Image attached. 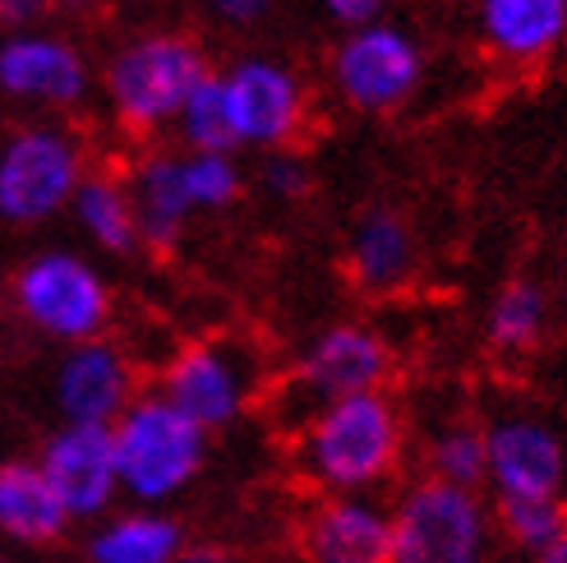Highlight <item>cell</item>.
<instances>
[{
	"mask_svg": "<svg viewBox=\"0 0 567 563\" xmlns=\"http://www.w3.org/2000/svg\"><path fill=\"white\" fill-rule=\"evenodd\" d=\"M406 426L383 388L347 392L300 420L296 462L309 485L328 494H360L383 485L402 462Z\"/></svg>",
	"mask_w": 567,
	"mask_h": 563,
	"instance_id": "1",
	"label": "cell"
},
{
	"mask_svg": "<svg viewBox=\"0 0 567 563\" xmlns=\"http://www.w3.org/2000/svg\"><path fill=\"white\" fill-rule=\"evenodd\" d=\"M111 439H116L121 490L138 503L176 499L204 471L208 458V430L194 416H185L166 392L130 402L111 420Z\"/></svg>",
	"mask_w": 567,
	"mask_h": 563,
	"instance_id": "2",
	"label": "cell"
},
{
	"mask_svg": "<svg viewBox=\"0 0 567 563\" xmlns=\"http://www.w3.org/2000/svg\"><path fill=\"white\" fill-rule=\"evenodd\" d=\"M204 74H213L208 51L189 33H144L106 61L102 89L125 130L153 134L162 125H176L185 98Z\"/></svg>",
	"mask_w": 567,
	"mask_h": 563,
	"instance_id": "3",
	"label": "cell"
},
{
	"mask_svg": "<svg viewBox=\"0 0 567 563\" xmlns=\"http://www.w3.org/2000/svg\"><path fill=\"white\" fill-rule=\"evenodd\" d=\"M489 531L480 490L424 475L392 509V563H485Z\"/></svg>",
	"mask_w": 567,
	"mask_h": 563,
	"instance_id": "4",
	"label": "cell"
},
{
	"mask_svg": "<svg viewBox=\"0 0 567 563\" xmlns=\"http://www.w3.org/2000/svg\"><path fill=\"white\" fill-rule=\"evenodd\" d=\"M328 79L360 116H392L424 83V47L392 19L355 23L332 47Z\"/></svg>",
	"mask_w": 567,
	"mask_h": 563,
	"instance_id": "5",
	"label": "cell"
},
{
	"mask_svg": "<svg viewBox=\"0 0 567 563\" xmlns=\"http://www.w3.org/2000/svg\"><path fill=\"white\" fill-rule=\"evenodd\" d=\"M83 181L79 139L55 125H28L0 149V217L14 227L55 217Z\"/></svg>",
	"mask_w": 567,
	"mask_h": 563,
	"instance_id": "6",
	"label": "cell"
},
{
	"mask_svg": "<svg viewBox=\"0 0 567 563\" xmlns=\"http://www.w3.org/2000/svg\"><path fill=\"white\" fill-rule=\"evenodd\" d=\"M14 296L23 315L61 342H89L111 315V291L97 268L83 264L79 255H65V249H51V255L23 264Z\"/></svg>",
	"mask_w": 567,
	"mask_h": 563,
	"instance_id": "7",
	"label": "cell"
},
{
	"mask_svg": "<svg viewBox=\"0 0 567 563\" xmlns=\"http://www.w3.org/2000/svg\"><path fill=\"white\" fill-rule=\"evenodd\" d=\"M226 83V102H231V121L240 149H291L305 116H309V98L300 74L277 61V55H240L221 70Z\"/></svg>",
	"mask_w": 567,
	"mask_h": 563,
	"instance_id": "8",
	"label": "cell"
},
{
	"mask_svg": "<svg viewBox=\"0 0 567 563\" xmlns=\"http://www.w3.org/2000/svg\"><path fill=\"white\" fill-rule=\"evenodd\" d=\"M388 375H392V347L383 332H374L370 324H332L319 337H309V347L300 351L291 375V398L300 402V420H305L332 398L383 388Z\"/></svg>",
	"mask_w": 567,
	"mask_h": 563,
	"instance_id": "9",
	"label": "cell"
},
{
	"mask_svg": "<svg viewBox=\"0 0 567 563\" xmlns=\"http://www.w3.org/2000/svg\"><path fill=\"white\" fill-rule=\"evenodd\" d=\"M494 499H563L567 490V439L545 416L503 411L485 426Z\"/></svg>",
	"mask_w": 567,
	"mask_h": 563,
	"instance_id": "10",
	"label": "cell"
},
{
	"mask_svg": "<svg viewBox=\"0 0 567 563\" xmlns=\"http://www.w3.org/2000/svg\"><path fill=\"white\" fill-rule=\"evenodd\" d=\"M162 392L213 434L226 430L249 407L254 365L231 342H194L166 365Z\"/></svg>",
	"mask_w": 567,
	"mask_h": 563,
	"instance_id": "11",
	"label": "cell"
},
{
	"mask_svg": "<svg viewBox=\"0 0 567 563\" xmlns=\"http://www.w3.org/2000/svg\"><path fill=\"white\" fill-rule=\"evenodd\" d=\"M93 70L70 38L19 28L0 38V93L42 106H79L89 98Z\"/></svg>",
	"mask_w": 567,
	"mask_h": 563,
	"instance_id": "12",
	"label": "cell"
},
{
	"mask_svg": "<svg viewBox=\"0 0 567 563\" xmlns=\"http://www.w3.org/2000/svg\"><path fill=\"white\" fill-rule=\"evenodd\" d=\"M305 563H392V509L370 490L328 494L300 522Z\"/></svg>",
	"mask_w": 567,
	"mask_h": 563,
	"instance_id": "13",
	"label": "cell"
},
{
	"mask_svg": "<svg viewBox=\"0 0 567 563\" xmlns=\"http://www.w3.org/2000/svg\"><path fill=\"white\" fill-rule=\"evenodd\" d=\"M42 471L55 485L61 503L70 509V518H97L106 513V503L121 494V467H116V439L111 426H70L47 443L42 453Z\"/></svg>",
	"mask_w": 567,
	"mask_h": 563,
	"instance_id": "14",
	"label": "cell"
},
{
	"mask_svg": "<svg viewBox=\"0 0 567 563\" xmlns=\"http://www.w3.org/2000/svg\"><path fill=\"white\" fill-rule=\"evenodd\" d=\"M475 33L503 65H545L567 47V0H471Z\"/></svg>",
	"mask_w": 567,
	"mask_h": 563,
	"instance_id": "15",
	"label": "cell"
},
{
	"mask_svg": "<svg viewBox=\"0 0 567 563\" xmlns=\"http://www.w3.org/2000/svg\"><path fill=\"white\" fill-rule=\"evenodd\" d=\"M130 360L97 337L79 342L55 370V402L65 420H83V426H111L130 407Z\"/></svg>",
	"mask_w": 567,
	"mask_h": 563,
	"instance_id": "16",
	"label": "cell"
},
{
	"mask_svg": "<svg viewBox=\"0 0 567 563\" xmlns=\"http://www.w3.org/2000/svg\"><path fill=\"white\" fill-rule=\"evenodd\" d=\"M351 277L364 291H392L402 287L415 268V232L396 208H370L351 227Z\"/></svg>",
	"mask_w": 567,
	"mask_h": 563,
	"instance_id": "17",
	"label": "cell"
},
{
	"mask_svg": "<svg viewBox=\"0 0 567 563\" xmlns=\"http://www.w3.org/2000/svg\"><path fill=\"white\" fill-rule=\"evenodd\" d=\"M134 208H138V232L144 245L172 249L185 232V222L198 213L185 185V153H153L134 172Z\"/></svg>",
	"mask_w": 567,
	"mask_h": 563,
	"instance_id": "18",
	"label": "cell"
},
{
	"mask_svg": "<svg viewBox=\"0 0 567 563\" xmlns=\"http://www.w3.org/2000/svg\"><path fill=\"white\" fill-rule=\"evenodd\" d=\"M65 522H70V509L61 503V494H55L42 467H28V462L0 467V526L14 541L47 545L61 536Z\"/></svg>",
	"mask_w": 567,
	"mask_h": 563,
	"instance_id": "19",
	"label": "cell"
},
{
	"mask_svg": "<svg viewBox=\"0 0 567 563\" xmlns=\"http://www.w3.org/2000/svg\"><path fill=\"white\" fill-rule=\"evenodd\" d=\"M70 204H74L79 227L89 232L106 249V255H130V249L144 245L134 194L116 176H83Z\"/></svg>",
	"mask_w": 567,
	"mask_h": 563,
	"instance_id": "20",
	"label": "cell"
},
{
	"mask_svg": "<svg viewBox=\"0 0 567 563\" xmlns=\"http://www.w3.org/2000/svg\"><path fill=\"white\" fill-rule=\"evenodd\" d=\"M185 550V531L166 513H125L89 541L93 563H172Z\"/></svg>",
	"mask_w": 567,
	"mask_h": 563,
	"instance_id": "21",
	"label": "cell"
},
{
	"mask_svg": "<svg viewBox=\"0 0 567 563\" xmlns=\"http://www.w3.org/2000/svg\"><path fill=\"white\" fill-rule=\"evenodd\" d=\"M554 319V296L530 277H513L489 305V342L498 351H530Z\"/></svg>",
	"mask_w": 567,
	"mask_h": 563,
	"instance_id": "22",
	"label": "cell"
},
{
	"mask_svg": "<svg viewBox=\"0 0 567 563\" xmlns=\"http://www.w3.org/2000/svg\"><path fill=\"white\" fill-rule=\"evenodd\" d=\"M176 130L185 139V149H204V153H236L240 139H236V121H231V102H226V83L221 74H204L198 89L185 98Z\"/></svg>",
	"mask_w": 567,
	"mask_h": 563,
	"instance_id": "23",
	"label": "cell"
},
{
	"mask_svg": "<svg viewBox=\"0 0 567 563\" xmlns=\"http://www.w3.org/2000/svg\"><path fill=\"white\" fill-rule=\"evenodd\" d=\"M430 475L452 485L480 490L489 475V453H485V426H466V420H452L430 439Z\"/></svg>",
	"mask_w": 567,
	"mask_h": 563,
	"instance_id": "24",
	"label": "cell"
},
{
	"mask_svg": "<svg viewBox=\"0 0 567 563\" xmlns=\"http://www.w3.org/2000/svg\"><path fill=\"white\" fill-rule=\"evenodd\" d=\"M185 185L198 213H221L240 199L245 176L236 153H204V149H185Z\"/></svg>",
	"mask_w": 567,
	"mask_h": 563,
	"instance_id": "25",
	"label": "cell"
},
{
	"mask_svg": "<svg viewBox=\"0 0 567 563\" xmlns=\"http://www.w3.org/2000/svg\"><path fill=\"white\" fill-rule=\"evenodd\" d=\"M494 518L507 541L535 554L567 531V503L563 499H498Z\"/></svg>",
	"mask_w": 567,
	"mask_h": 563,
	"instance_id": "26",
	"label": "cell"
},
{
	"mask_svg": "<svg viewBox=\"0 0 567 563\" xmlns=\"http://www.w3.org/2000/svg\"><path fill=\"white\" fill-rule=\"evenodd\" d=\"M264 190L281 204H300L309 190H315V176H309L305 157L287 153V149H272V157L264 162Z\"/></svg>",
	"mask_w": 567,
	"mask_h": 563,
	"instance_id": "27",
	"label": "cell"
},
{
	"mask_svg": "<svg viewBox=\"0 0 567 563\" xmlns=\"http://www.w3.org/2000/svg\"><path fill=\"white\" fill-rule=\"evenodd\" d=\"M323 14L337 23V28H355V23H374V19H388L392 0H319Z\"/></svg>",
	"mask_w": 567,
	"mask_h": 563,
	"instance_id": "28",
	"label": "cell"
},
{
	"mask_svg": "<svg viewBox=\"0 0 567 563\" xmlns=\"http://www.w3.org/2000/svg\"><path fill=\"white\" fill-rule=\"evenodd\" d=\"M277 0H208V10L221 19V23H231V28H254V23H264L272 14Z\"/></svg>",
	"mask_w": 567,
	"mask_h": 563,
	"instance_id": "29",
	"label": "cell"
},
{
	"mask_svg": "<svg viewBox=\"0 0 567 563\" xmlns=\"http://www.w3.org/2000/svg\"><path fill=\"white\" fill-rule=\"evenodd\" d=\"M51 10V0H0V28H10V33H19V28H38Z\"/></svg>",
	"mask_w": 567,
	"mask_h": 563,
	"instance_id": "30",
	"label": "cell"
},
{
	"mask_svg": "<svg viewBox=\"0 0 567 563\" xmlns=\"http://www.w3.org/2000/svg\"><path fill=\"white\" fill-rule=\"evenodd\" d=\"M172 563H231L221 550H213V545H198V550H181Z\"/></svg>",
	"mask_w": 567,
	"mask_h": 563,
	"instance_id": "31",
	"label": "cell"
},
{
	"mask_svg": "<svg viewBox=\"0 0 567 563\" xmlns=\"http://www.w3.org/2000/svg\"><path fill=\"white\" fill-rule=\"evenodd\" d=\"M535 563H567V531L554 536L545 550H535Z\"/></svg>",
	"mask_w": 567,
	"mask_h": 563,
	"instance_id": "32",
	"label": "cell"
},
{
	"mask_svg": "<svg viewBox=\"0 0 567 563\" xmlns=\"http://www.w3.org/2000/svg\"><path fill=\"white\" fill-rule=\"evenodd\" d=\"M554 309H563V315H567V282L558 287V300H554Z\"/></svg>",
	"mask_w": 567,
	"mask_h": 563,
	"instance_id": "33",
	"label": "cell"
},
{
	"mask_svg": "<svg viewBox=\"0 0 567 563\" xmlns=\"http://www.w3.org/2000/svg\"><path fill=\"white\" fill-rule=\"evenodd\" d=\"M55 6H70V10H79V6H93V0H55Z\"/></svg>",
	"mask_w": 567,
	"mask_h": 563,
	"instance_id": "34",
	"label": "cell"
}]
</instances>
